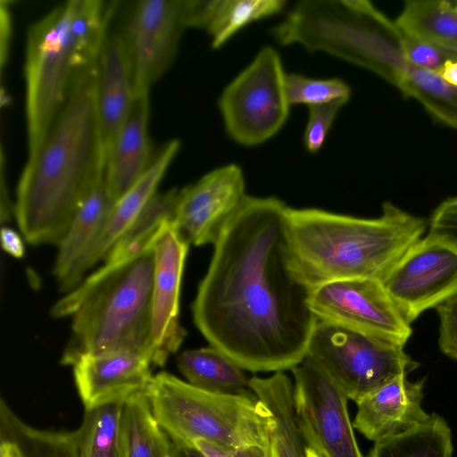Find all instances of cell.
<instances>
[{
    "label": "cell",
    "mask_w": 457,
    "mask_h": 457,
    "mask_svg": "<svg viewBox=\"0 0 457 457\" xmlns=\"http://www.w3.org/2000/svg\"><path fill=\"white\" fill-rule=\"evenodd\" d=\"M287 211L276 197L247 195L213 244L192 305L210 345L245 370H291L304 359L317 322Z\"/></svg>",
    "instance_id": "cell-1"
},
{
    "label": "cell",
    "mask_w": 457,
    "mask_h": 457,
    "mask_svg": "<svg viewBox=\"0 0 457 457\" xmlns=\"http://www.w3.org/2000/svg\"><path fill=\"white\" fill-rule=\"evenodd\" d=\"M346 103L347 101L337 100L308 106L309 116L303 134L307 151L317 153L322 147L335 118Z\"/></svg>",
    "instance_id": "cell-31"
},
{
    "label": "cell",
    "mask_w": 457,
    "mask_h": 457,
    "mask_svg": "<svg viewBox=\"0 0 457 457\" xmlns=\"http://www.w3.org/2000/svg\"><path fill=\"white\" fill-rule=\"evenodd\" d=\"M114 204L104 178L79 205L68 231L57 245L53 272L62 291H71L72 274L98 238Z\"/></svg>",
    "instance_id": "cell-20"
},
{
    "label": "cell",
    "mask_w": 457,
    "mask_h": 457,
    "mask_svg": "<svg viewBox=\"0 0 457 457\" xmlns=\"http://www.w3.org/2000/svg\"><path fill=\"white\" fill-rule=\"evenodd\" d=\"M177 366L189 384L201 389L226 394L251 390L245 370L212 345L182 352Z\"/></svg>",
    "instance_id": "cell-22"
},
{
    "label": "cell",
    "mask_w": 457,
    "mask_h": 457,
    "mask_svg": "<svg viewBox=\"0 0 457 457\" xmlns=\"http://www.w3.org/2000/svg\"><path fill=\"white\" fill-rule=\"evenodd\" d=\"M291 371L295 420L307 447L320 457H363L342 389L307 356Z\"/></svg>",
    "instance_id": "cell-9"
},
{
    "label": "cell",
    "mask_w": 457,
    "mask_h": 457,
    "mask_svg": "<svg viewBox=\"0 0 457 457\" xmlns=\"http://www.w3.org/2000/svg\"><path fill=\"white\" fill-rule=\"evenodd\" d=\"M439 319V348L457 361V293L436 307Z\"/></svg>",
    "instance_id": "cell-33"
},
{
    "label": "cell",
    "mask_w": 457,
    "mask_h": 457,
    "mask_svg": "<svg viewBox=\"0 0 457 457\" xmlns=\"http://www.w3.org/2000/svg\"><path fill=\"white\" fill-rule=\"evenodd\" d=\"M305 356L355 403L420 365L402 345L319 320Z\"/></svg>",
    "instance_id": "cell-7"
},
{
    "label": "cell",
    "mask_w": 457,
    "mask_h": 457,
    "mask_svg": "<svg viewBox=\"0 0 457 457\" xmlns=\"http://www.w3.org/2000/svg\"><path fill=\"white\" fill-rule=\"evenodd\" d=\"M284 89L290 106L300 104L311 106L337 100L348 102L351 96L349 86L340 79H311L296 73H286Z\"/></svg>",
    "instance_id": "cell-29"
},
{
    "label": "cell",
    "mask_w": 457,
    "mask_h": 457,
    "mask_svg": "<svg viewBox=\"0 0 457 457\" xmlns=\"http://www.w3.org/2000/svg\"><path fill=\"white\" fill-rule=\"evenodd\" d=\"M123 403L85 410L76 430L79 457H126L122 430Z\"/></svg>",
    "instance_id": "cell-27"
},
{
    "label": "cell",
    "mask_w": 457,
    "mask_h": 457,
    "mask_svg": "<svg viewBox=\"0 0 457 457\" xmlns=\"http://www.w3.org/2000/svg\"><path fill=\"white\" fill-rule=\"evenodd\" d=\"M0 457H22L21 451L12 439L1 436Z\"/></svg>",
    "instance_id": "cell-38"
},
{
    "label": "cell",
    "mask_w": 457,
    "mask_h": 457,
    "mask_svg": "<svg viewBox=\"0 0 457 457\" xmlns=\"http://www.w3.org/2000/svg\"><path fill=\"white\" fill-rule=\"evenodd\" d=\"M453 3L456 6V8H457V1H453Z\"/></svg>",
    "instance_id": "cell-41"
},
{
    "label": "cell",
    "mask_w": 457,
    "mask_h": 457,
    "mask_svg": "<svg viewBox=\"0 0 457 457\" xmlns=\"http://www.w3.org/2000/svg\"><path fill=\"white\" fill-rule=\"evenodd\" d=\"M284 0H211L204 29L212 48H220L237 32L258 20L281 12Z\"/></svg>",
    "instance_id": "cell-28"
},
{
    "label": "cell",
    "mask_w": 457,
    "mask_h": 457,
    "mask_svg": "<svg viewBox=\"0 0 457 457\" xmlns=\"http://www.w3.org/2000/svg\"><path fill=\"white\" fill-rule=\"evenodd\" d=\"M72 367L76 388L85 410L123 403L145 393L153 378L150 356L137 351L83 355Z\"/></svg>",
    "instance_id": "cell-15"
},
{
    "label": "cell",
    "mask_w": 457,
    "mask_h": 457,
    "mask_svg": "<svg viewBox=\"0 0 457 457\" xmlns=\"http://www.w3.org/2000/svg\"><path fill=\"white\" fill-rule=\"evenodd\" d=\"M397 88L406 98L420 103L434 120L457 130V87L436 72L406 63L400 71Z\"/></svg>",
    "instance_id": "cell-26"
},
{
    "label": "cell",
    "mask_w": 457,
    "mask_h": 457,
    "mask_svg": "<svg viewBox=\"0 0 457 457\" xmlns=\"http://www.w3.org/2000/svg\"><path fill=\"white\" fill-rule=\"evenodd\" d=\"M189 243L167 220L153 240L154 270L150 353L153 366H163L181 345L186 330L179 321V295Z\"/></svg>",
    "instance_id": "cell-13"
},
{
    "label": "cell",
    "mask_w": 457,
    "mask_h": 457,
    "mask_svg": "<svg viewBox=\"0 0 457 457\" xmlns=\"http://www.w3.org/2000/svg\"><path fill=\"white\" fill-rule=\"evenodd\" d=\"M310 307L319 320L402 345L412 332L382 282L374 278L337 279L315 285Z\"/></svg>",
    "instance_id": "cell-10"
},
{
    "label": "cell",
    "mask_w": 457,
    "mask_h": 457,
    "mask_svg": "<svg viewBox=\"0 0 457 457\" xmlns=\"http://www.w3.org/2000/svg\"><path fill=\"white\" fill-rule=\"evenodd\" d=\"M104 262L51 309L55 319L71 318L63 365L72 366L83 355L119 351L141 352L151 358L153 243L138 253Z\"/></svg>",
    "instance_id": "cell-4"
},
{
    "label": "cell",
    "mask_w": 457,
    "mask_h": 457,
    "mask_svg": "<svg viewBox=\"0 0 457 457\" xmlns=\"http://www.w3.org/2000/svg\"><path fill=\"white\" fill-rule=\"evenodd\" d=\"M427 237L457 253V196L445 200L436 207Z\"/></svg>",
    "instance_id": "cell-32"
},
{
    "label": "cell",
    "mask_w": 457,
    "mask_h": 457,
    "mask_svg": "<svg viewBox=\"0 0 457 457\" xmlns=\"http://www.w3.org/2000/svg\"><path fill=\"white\" fill-rule=\"evenodd\" d=\"M96 83L97 61L77 75L44 142L22 170L13 214L31 245H58L83 200L104 178Z\"/></svg>",
    "instance_id": "cell-2"
},
{
    "label": "cell",
    "mask_w": 457,
    "mask_h": 457,
    "mask_svg": "<svg viewBox=\"0 0 457 457\" xmlns=\"http://www.w3.org/2000/svg\"><path fill=\"white\" fill-rule=\"evenodd\" d=\"M117 4L70 0L29 28L24 64L28 159L40 148L77 75L97 61Z\"/></svg>",
    "instance_id": "cell-5"
},
{
    "label": "cell",
    "mask_w": 457,
    "mask_h": 457,
    "mask_svg": "<svg viewBox=\"0 0 457 457\" xmlns=\"http://www.w3.org/2000/svg\"><path fill=\"white\" fill-rule=\"evenodd\" d=\"M8 4L9 2L7 1H1L0 3V57L2 70L8 58L9 43L12 32V21Z\"/></svg>",
    "instance_id": "cell-35"
},
{
    "label": "cell",
    "mask_w": 457,
    "mask_h": 457,
    "mask_svg": "<svg viewBox=\"0 0 457 457\" xmlns=\"http://www.w3.org/2000/svg\"><path fill=\"white\" fill-rule=\"evenodd\" d=\"M149 92L134 93L129 114L107 156L104 182L116 203L149 166Z\"/></svg>",
    "instance_id": "cell-19"
},
{
    "label": "cell",
    "mask_w": 457,
    "mask_h": 457,
    "mask_svg": "<svg viewBox=\"0 0 457 457\" xmlns=\"http://www.w3.org/2000/svg\"><path fill=\"white\" fill-rule=\"evenodd\" d=\"M423 387L424 379L393 378L356 403L353 428L375 443L423 423L430 416L422 409Z\"/></svg>",
    "instance_id": "cell-18"
},
{
    "label": "cell",
    "mask_w": 457,
    "mask_h": 457,
    "mask_svg": "<svg viewBox=\"0 0 457 457\" xmlns=\"http://www.w3.org/2000/svg\"><path fill=\"white\" fill-rule=\"evenodd\" d=\"M452 431L445 420L431 413L403 434L374 443L366 457H453Z\"/></svg>",
    "instance_id": "cell-25"
},
{
    "label": "cell",
    "mask_w": 457,
    "mask_h": 457,
    "mask_svg": "<svg viewBox=\"0 0 457 457\" xmlns=\"http://www.w3.org/2000/svg\"><path fill=\"white\" fill-rule=\"evenodd\" d=\"M152 411L174 445L195 439L231 447L271 446L270 414L251 391H207L162 371L145 392Z\"/></svg>",
    "instance_id": "cell-6"
},
{
    "label": "cell",
    "mask_w": 457,
    "mask_h": 457,
    "mask_svg": "<svg viewBox=\"0 0 457 457\" xmlns=\"http://www.w3.org/2000/svg\"><path fill=\"white\" fill-rule=\"evenodd\" d=\"M121 430L126 457H170L172 443L155 419L145 393L123 403Z\"/></svg>",
    "instance_id": "cell-24"
},
{
    "label": "cell",
    "mask_w": 457,
    "mask_h": 457,
    "mask_svg": "<svg viewBox=\"0 0 457 457\" xmlns=\"http://www.w3.org/2000/svg\"><path fill=\"white\" fill-rule=\"evenodd\" d=\"M133 96L132 67L124 35L107 32L97 59L96 83V113L104 165Z\"/></svg>",
    "instance_id": "cell-17"
},
{
    "label": "cell",
    "mask_w": 457,
    "mask_h": 457,
    "mask_svg": "<svg viewBox=\"0 0 457 457\" xmlns=\"http://www.w3.org/2000/svg\"><path fill=\"white\" fill-rule=\"evenodd\" d=\"M295 257L312 286L345 278L381 282L426 229V221L390 202L366 219L321 209L287 211Z\"/></svg>",
    "instance_id": "cell-3"
},
{
    "label": "cell",
    "mask_w": 457,
    "mask_h": 457,
    "mask_svg": "<svg viewBox=\"0 0 457 457\" xmlns=\"http://www.w3.org/2000/svg\"><path fill=\"white\" fill-rule=\"evenodd\" d=\"M399 48L410 63L437 72L443 64L449 59L457 58V55L443 50L435 45L402 32L398 28Z\"/></svg>",
    "instance_id": "cell-30"
},
{
    "label": "cell",
    "mask_w": 457,
    "mask_h": 457,
    "mask_svg": "<svg viewBox=\"0 0 457 457\" xmlns=\"http://www.w3.org/2000/svg\"><path fill=\"white\" fill-rule=\"evenodd\" d=\"M205 457H274L272 445H246L240 447L226 446L205 439H195L193 442Z\"/></svg>",
    "instance_id": "cell-34"
},
{
    "label": "cell",
    "mask_w": 457,
    "mask_h": 457,
    "mask_svg": "<svg viewBox=\"0 0 457 457\" xmlns=\"http://www.w3.org/2000/svg\"><path fill=\"white\" fill-rule=\"evenodd\" d=\"M306 457H320L313 450L306 446Z\"/></svg>",
    "instance_id": "cell-40"
},
{
    "label": "cell",
    "mask_w": 457,
    "mask_h": 457,
    "mask_svg": "<svg viewBox=\"0 0 457 457\" xmlns=\"http://www.w3.org/2000/svg\"><path fill=\"white\" fill-rule=\"evenodd\" d=\"M179 147L178 139H170L162 145L143 175L114 204L98 238L77 265L71 280V291L81 282L91 267L104 260L137 222L157 193L158 186Z\"/></svg>",
    "instance_id": "cell-16"
},
{
    "label": "cell",
    "mask_w": 457,
    "mask_h": 457,
    "mask_svg": "<svg viewBox=\"0 0 457 457\" xmlns=\"http://www.w3.org/2000/svg\"><path fill=\"white\" fill-rule=\"evenodd\" d=\"M395 22L405 35L457 55V8L453 1H407Z\"/></svg>",
    "instance_id": "cell-23"
},
{
    "label": "cell",
    "mask_w": 457,
    "mask_h": 457,
    "mask_svg": "<svg viewBox=\"0 0 457 457\" xmlns=\"http://www.w3.org/2000/svg\"><path fill=\"white\" fill-rule=\"evenodd\" d=\"M286 72L278 53L262 47L251 63L222 91L218 104L227 134L254 146L274 137L290 112L284 89Z\"/></svg>",
    "instance_id": "cell-8"
},
{
    "label": "cell",
    "mask_w": 457,
    "mask_h": 457,
    "mask_svg": "<svg viewBox=\"0 0 457 457\" xmlns=\"http://www.w3.org/2000/svg\"><path fill=\"white\" fill-rule=\"evenodd\" d=\"M1 244L4 251L14 258H22L25 245L21 237L12 228L3 227L1 229Z\"/></svg>",
    "instance_id": "cell-36"
},
{
    "label": "cell",
    "mask_w": 457,
    "mask_h": 457,
    "mask_svg": "<svg viewBox=\"0 0 457 457\" xmlns=\"http://www.w3.org/2000/svg\"><path fill=\"white\" fill-rule=\"evenodd\" d=\"M249 388L270 414L274 457H306L307 445L295 420L293 381L278 371L267 378H250Z\"/></svg>",
    "instance_id": "cell-21"
},
{
    "label": "cell",
    "mask_w": 457,
    "mask_h": 457,
    "mask_svg": "<svg viewBox=\"0 0 457 457\" xmlns=\"http://www.w3.org/2000/svg\"><path fill=\"white\" fill-rule=\"evenodd\" d=\"M436 73L446 83L457 87V58L447 60Z\"/></svg>",
    "instance_id": "cell-37"
},
{
    "label": "cell",
    "mask_w": 457,
    "mask_h": 457,
    "mask_svg": "<svg viewBox=\"0 0 457 457\" xmlns=\"http://www.w3.org/2000/svg\"><path fill=\"white\" fill-rule=\"evenodd\" d=\"M382 284L411 324L457 293V253L426 237L396 262Z\"/></svg>",
    "instance_id": "cell-11"
},
{
    "label": "cell",
    "mask_w": 457,
    "mask_h": 457,
    "mask_svg": "<svg viewBox=\"0 0 457 457\" xmlns=\"http://www.w3.org/2000/svg\"><path fill=\"white\" fill-rule=\"evenodd\" d=\"M246 197L242 169L224 165L179 189L171 221L189 244H214Z\"/></svg>",
    "instance_id": "cell-12"
},
{
    "label": "cell",
    "mask_w": 457,
    "mask_h": 457,
    "mask_svg": "<svg viewBox=\"0 0 457 457\" xmlns=\"http://www.w3.org/2000/svg\"><path fill=\"white\" fill-rule=\"evenodd\" d=\"M185 29L180 0L137 3L123 33L131 62L134 93L149 92L166 71Z\"/></svg>",
    "instance_id": "cell-14"
},
{
    "label": "cell",
    "mask_w": 457,
    "mask_h": 457,
    "mask_svg": "<svg viewBox=\"0 0 457 457\" xmlns=\"http://www.w3.org/2000/svg\"><path fill=\"white\" fill-rule=\"evenodd\" d=\"M170 457H205L195 446L172 444Z\"/></svg>",
    "instance_id": "cell-39"
}]
</instances>
